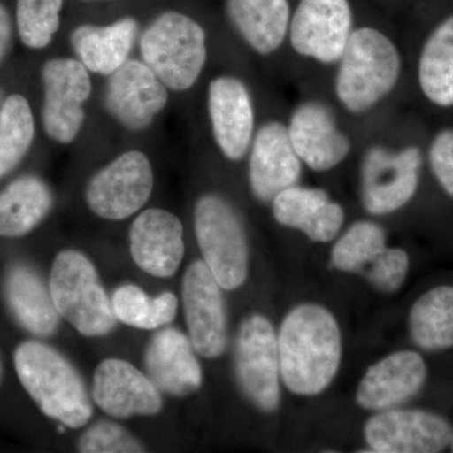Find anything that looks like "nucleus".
<instances>
[{
    "label": "nucleus",
    "mask_w": 453,
    "mask_h": 453,
    "mask_svg": "<svg viewBox=\"0 0 453 453\" xmlns=\"http://www.w3.org/2000/svg\"><path fill=\"white\" fill-rule=\"evenodd\" d=\"M280 374L294 395L323 393L338 374L342 333L335 316L316 303L296 306L283 319L279 335Z\"/></svg>",
    "instance_id": "1"
},
{
    "label": "nucleus",
    "mask_w": 453,
    "mask_h": 453,
    "mask_svg": "<svg viewBox=\"0 0 453 453\" xmlns=\"http://www.w3.org/2000/svg\"><path fill=\"white\" fill-rule=\"evenodd\" d=\"M336 65L335 96L353 115H363L380 105L392 94L402 74L398 47L374 27L354 29Z\"/></svg>",
    "instance_id": "2"
},
{
    "label": "nucleus",
    "mask_w": 453,
    "mask_h": 453,
    "mask_svg": "<svg viewBox=\"0 0 453 453\" xmlns=\"http://www.w3.org/2000/svg\"><path fill=\"white\" fill-rule=\"evenodd\" d=\"M20 383L42 412L70 428H81L94 413L81 375L61 353L29 340L14 351Z\"/></svg>",
    "instance_id": "3"
},
{
    "label": "nucleus",
    "mask_w": 453,
    "mask_h": 453,
    "mask_svg": "<svg viewBox=\"0 0 453 453\" xmlns=\"http://www.w3.org/2000/svg\"><path fill=\"white\" fill-rule=\"evenodd\" d=\"M140 50L166 88L183 92L196 85L207 64V35L193 18L165 12L142 32Z\"/></svg>",
    "instance_id": "4"
},
{
    "label": "nucleus",
    "mask_w": 453,
    "mask_h": 453,
    "mask_svg": "<svg viewBox=\"0 0 453 453\" xmlns=\"http://www.w3.org/2000/svg\"><path fill=\"white\" fill-rule=\"evenodd\" d=\"M50 292L58 314L88 338L111 333L116 316L96 268L74 250L59 252L53 261Z\"/></svg>",
    "instance_id": "5"
},
{
    "label": "nucleus",
    "mask_w": 453,
    "mask_h": 453,
    "mask_svg": "<svg viewBox=\"0 0 453 453\" xmlns=\"http://www.w3.org/2000/svg\"><path fill=\"white\" fill-rule=\"evenodd\" d=\"M195 229L203 261L225 290L241 288L249 275V242L240 214L225 196H202Z\"/></svg>",
    "instance_id": "6"
},
{
    "label": "nucleus",
    "mask_w": 453,
    "mask_h": 453,
    "mask_svg": "<svg viewBox=\"0 0 453 453\" xmlns=\"http://www.w3.org/2000/svg\"><path fill=\"white\" fill-rule=\"evenodd\" d=\"M423 154L417 145L392 150L372 145L362 160V202L372 216H388L402 210L416 196Z\"/></svg>",
    "instance_id": "7"
},
{
    "label": "nucleus",
    "mask_w": 453,
    "mask_h": 453,
    "mask_svg": "<svg viewBox=\"0 0 453 453\" xmlns=\"http://www.w3.org/2000/svg\"><path fill=\"white\" fill-rule=\"evenodd\" d=\"M235 375L244 395L258 410L275 412L281 402L277 335L262 315L247 318L235 339Z\"/></svg>",
    "instance_id": "8"
},
{
    "label": "nucleus",
    "mask_w": 453,
    "mask_h": 453,
    "mask_svg": "<svg viewBox=\"0 0 453 453\" xmlns=\"http://www.w3.org/2000/svg\"><path fill=\"white\" fill-rule=\"evenodd\" d=\"M44 133L58 144H71L85 121V104L91 97L89 71L74 58L57 57L42 67Z\"/></svg>",
    "instance_id": "9"
},
{
    "label": "nucleus",
    "mask_w": 453,
    "mask_h": 453,
    "mask_svg": "<svg viewBox=\"0 0 453 453\" xmlns=\"http://www.w3.org/2000/svg\"><path fill=\"white\" fill-rule=\"evenodd\" d=\"M153 186L150 160L142 151L130 150L119 155L89 179L86 203L101 219H127L144 207Z\"/></svg>",
    "instance_id": "10"
},
{
    "label": "nucleus",
    "mask_w": 453,
    "mask_h": 453,
    "mask_svg": "<svg viewBox=\"0 0 453 453\" xmlns=\"http://www.w3.org/2000/svg\"><path fill=\"white\" fill-rule=\"evenodd\" d=\"M349 0H300L291 14L288 41L297 55L336 65L354 31Z\"/></svg>",
    "instance_id": "11"
},
{
    "label": "nucleus",
    "mask_w": 453,
    "mask_h": 453,
    "mask_svg": "<svg viewBox=\"0 0 453 453\" xmlns=\"http://www.w3.org/2000/svg\"><path fill=\"white\" fill-rule=\"evenodd\" d=\"M365 436L372 452L437 453L451 445L453 429L436 413L390 408L365 423Z\"/></svg>",
    "instance_id": "12"
},
{
    "label": "nucleus",
    "mask_w": 453,
    "mask_h": 453,
    "mask_svg": "<svg viewBox=\"0 0 453 453\" xmlns=\"http://www.w3.org/2000/svg\"><path fill=\"white\" fill-rule=\"evenodd\" d=\"M184 314L196 353L216 359L226 348V312L222 286L204 264L196 261L184 273Z\"/></svg>",
    "instance_id": "13"
},
{
    "label": "nucleus",
    "mask_w": 453,
    "mask_h": 453,
    "mask_svg": "<svg viewBox=\"0 0 453 453\" xmlns=\"http://www.w3.org/2000/svg\"><path fill=\"white\" fill-rule=\"evenodd\" d=\"M168 89L144 62L127 59L110 74L105 107L125 129L142 131L168 105Z\"/></svg>",
    "instance_id": "14"
},
{
    "label": "nucleus",
    "mask_w": 453,
    "mask_h": 453,
    "mask_svg": "<svg viewBox=\"0 0 453 453\" xmlns=\"http://www.w3.org/2000/svg\"><path fill=\"white\" fill-rule=\"evenodd\" d=\"M286 127L297 157L314 172H329L350 154V138L340 129L333 110L321 101H303Z\"/></svg>",
    "instance_id": "15"
},
{
    "label": "nucleus",
    "mask_w": 453,
    "mask_h": 453,
    "mask_svg": "<svg viewBox=\"0 0 453 453\" xmlns=\"http://www.w3.org/2000/svg\"><path fill=\"white\" fill-rule=\"evenodd\" d=\"M207 106L220 153L232 162L243 159L255 136V109L246 83L231 74L214 77L208 86Z\"/></svg>",
    "instance_id": "16"
},
{
    "label": "nucleus",
    "mask_w": 453,
    "mask_h": 453,
    "mask_svg": "<svg viewBox=\"0 0 453 453\" xmlns=\"http://www.w3.org/2000/svg\"><path fill=\"white\" fill-rule=\"evenodd\" d=\"M250 150V187L259 202H273L283 189L299 183L303 164L283 122H265L253 136Z\"/></svg>",
    "instance_id": "17"
},
{
    "label": "nucleus",
    "mask_w": 453,
    "mask_h": 453,
    "mask_svg": "<svg viewBox=\"0 0 453 453\" xmlns=\"http://www.w3.org/2000/svg\"><path fill=\"white\" fill-rule=\"evenodd\" d=\"M92 396L95 403L113 418L155 416L163 407L159 389L153 381L121 359L100 363L94 375Z\"/></svg>",
    "instance_id": "18"
},
{
    "label": "nucleus",
    "mask_w": 453,
    "mask_h": 453,
    "mask_svg": "<svg viewBox=\"0 0 453 453\" xmlns=\"http://www.w3.org/2000/svg\"><path fill=\"white\" fill-rule=\"evenodd\" d=\"M426 380L427 365L418 353L396 351L366 371L357 387V404L368 411L390 410L413 398Z\"/></svg>",
    "instance_id": "19"
},
{
    "label": "nucleus",
    "mask_w": 453,
    "mask_h": 453,
    "mask_svg": "<svg viewBox=\"0 0 453 453\" xmlns=\"http://www.w3.org/2000/svg\"><path fill=\"white\" fill-rule=\"evenodd\" d=\"M130 252L149 275L163 279L175 275L184 257L183 225L168 211H142L131 226Z\"/></svg>",
    "instance_id": "20"
},
{
    "label": "nucleus",
    "mask_w": 453,
    "mask_h": 453,
    "mask_svg": "<svg viewBox=\"0 0 453 453\" xmlns=\"http://www.w3.org/2000/svg\"><path fill=\"white\" fill-rule=\"evenodd\" d=\"M190 340L175 329L157 334L146 349L145 368L149 380L166 395L187 396L202 387L201 365Z\"/></svg>",
    "instance_id": "21"
},
{
    "label": "nucleus",
    "mask_w": 453,
    "mask_h": 453,
    "mask_svg": "<svg viewBox=\"0 0 453 453\" xmlns=\"http://www.w3.org/2000/svg\"><path fill=\"white\" fill-rule=\"evenodd\" d=\"M138 33V20L125 17L109 26H79L71 33L70 43L89 73L110 76L129 59Z\"/></svg>",
    "instance_id": "22"
},
{
    "label": "nucleus",
    "mask_w": 453,
    "mask_h": 453,
    "mask_svg": "<svg viewBox=\"0 0 453 453\" xmlns=\"http://www.w3.org/2000/svg\"><path fill=\"white\" fill-rule=\"evenodd\" d=\"M226 14L235 31L258 55H273L288 40V0H226Z\"/></svg>",
    "instance_id": "23"
},
{
    "label": "nucleus",
    "mask_w": 453,
    "mask_h": 453,
    "mask_svg": "<svg viewBox=\"0 0 453 453\" xmlns=\"http://www.w3.org/2000/svg\"><path fill=\"white\" fill-rule=\"evenodd\" d=\"M5 300L18 323L35 336L53 335L59 314L50 292L35 270L25 265L9 268L4 280Z\"/></svg>",
    "instance_id": "24"
},
{
    "label": "nucleus",
    "mask_w": 453,
    "mask_h": 453,
    "mask_svg": "<svg viewBox=\"0 0 453 453\" xmlns=\"http://www.w3.org/2000/svg\"><path fill=\"white\" fill-rule=\"evenodd\" d=\"M53 207L49 184L23 175L0 192V237H23L41 225Z\"/></svg>",
    "instance_id": "25"
},
{
    "label": "nucleus",
    "mask_w": 453,
    "mask_h": 453,
    "mask_svg": "<svg viewBox=\"0 0 453 453\" xmlns=\"http://www.w3.org/2000/svg\"><path fill=\"white\" fill-rule=\"evenodd\" d=\"M418 85L429 103L453 106V16L431 32L418 59Z\"/></svg>",
    "instance_id": "26"
},
{
    "label": "nucleus",
    "mask_w": 453,
    "mask_h": 453,
    "mask_svg": "<svg viewBox=\"0 0 453 453\" xmlns=\"http://www.w3.org/2000/svg\"><path fill=\"white\" fill-rule=\"evenodd\" d=\"M410 330L423 350L453 348V286H437L414 303Z\"/></svg>",
    "instance_id": "27"
},
{
    "label": "nucleus",
    "mask_w": 453,
    "mask_h": 453,
    "mask_svg": "<svg viewBox=\"0 0 453 453\" xmlns=\"http://www.w3.org/2000/svg\"><path fill=\"white\" fill-rule=\"evenodd\" d=\"M35 135L31 105L19 94L9 95L0 110V179L17 168Z\"/></svg>",
    "instance_id": "28"
},
{
    "label": "nucleus",
    "mask_w": 453,
    "mask_h": 453,
    "mask_svg": "<svg viewBox=\"0 0 453 453\" xmlns=\"http://www.w3.org/2000/svg\"><path fill=\"white\" fill-rule=\"evenodd\" d=\"M113 314L135 329L151 330L172 323L178 311V299L173 292L149 297L138 286L125 285L113 292Z\"/></svg>",
    "instance_id": "29"
},
{
    "label": "nucleus",
    "mask_w": 453,
    "mask_h": 453,
    "mask_svg": "<svg viewBox=\"0 0 453 453\" xmlns=\"http://www.w3.org/2000/svg\"><path fill=\"white\" fill-rule=\"evenodd\" d=\"M386 247L384 229L371 220H360L354 223L334 246L333 266L344 273H359L365 270Z\"/></svg>",
    "instance_id": "30"
},
{
    "label": "nucleus",
    "mask_w": 453,
    "mask_h": 453,
    "mask_svg": "<svg viewBox=\"0 0 453 453\" xmlns=\"http://www.w3.org/2000/svg\"><path fill=\"white\" fill-rule=\"evenodd\" d=\"M330 201L332 198L326 190L296 184L283 189L271 203L273 217L279 225L308 235Z\"/></svg>",
    "instance_id": "31"
},
{
    "label": "nucleus",
    "mask_w": 453,
    "mask_h": 453,
    "mask_svg": "<svg viewBox=\"0 0 453 453\" xmlns=\"http://www.w3.org/2000/svg\"><path fill=\"white\" fill-rule=\"evenodd\" d=\"M64 0H17L20 41L31 50L50 46L59 25Z\"/></svg>",
    "instance_id": "32"
},
{
    "label": "nucleus",
    "mask_w": 453,
    "mask_h": 453,
    "mask_svg": "<svg viewBox=\"0 0 453 453\" xmlns=\"http://www.w3.org/2000/svg\"><path fill=\"white\" fill-rule=\"evenodd\" d=\"M82 453H139L144 446L118 423L103 421L88 428L77 445Z\"/></svg>",
    "instance_id": "33"
},
{
    "label": "nucleus",
    "mask_w": 453,
    "mask_h": 453,
    "mask_svg": "<svg viewBox=\"0 0 453 453\" xmlns=\"http://www.w3.org/2000/svg\"><path fill=\"white\" fill-rule=\"evenodd\" d=\"M410 270V256L402 249H388L372 262L366 277L378 290L395 292L403 286Z\"/></svg>",
    "instance_id": "34"
},
{
    "label": "nucleus",
    "mask_w": 453,
    "mask_h": 453,
    "mask_svg": "<svg viewBox=\"0 0 453 453\" xmlns=\"http://www.w3.org/2000/svg\"><path fill=\"white\" fill-rule=\"evenodd\" d=\"M428 163L440 187L453 198V129L438 131L432 139Z\"/></svg>",
    "instance_id": "35"
},
{
    "label": "nucleus",
    "mask_w": 453,
    "mask_h": 453,
    "mask_svg": "<svg viewBox=\"0 0 453 453\" xmlns=\"http://www.w3.org/2000/svg\"><path fill=\"white\" fill-rule=\"evenodd\" d=\"M13 42V22L8 9L0 3V65L11 50Z\"/></svg>",
    "instance_id": "36"
},
{
    "label": "nucleus",
    "mask_w": 453,
    "mask_h": 453,
    "mask_svg": "<svg viewBox=\"0 0 453 453\" xmlns=\"http://www.w3.org/2000/svg\"><path fill=\"white\" fill-rule=\"evenodd\" d=\"M5 96H4V91H3L2 88H0V110H2L3 103H4Z\"/></svg>",
    "instance_id": "37"
},
{
    "label": "nucleus",
    "mask_w": 453,
    "mask_h": 453,
    "mask_svg": "<svg viewBox=\"0 0 453 453\" xmlns=\"http://www.w3.org/2000/svg\"><path fill=\"white\" fill-rule=\"evenodd\" d=\"M2 375H3V365H2V359H0V381H2Z\"/></svg>",
    "instance_id": "38"
},
{
    "label": "nucleus",
    "mask_w": 453,
    "mask_h": 453,
    "mask_svg": "<svg viewBox=\"0 0 453 453\" xmlns=\"http://www.w3.org/2000/svg\"><path fill=\"white\" fill-rule=\"evenodd\" d=\"M452 449H453V438H452Z\"/></svg>",
    "instance_id": "39"
}]
</instances>
